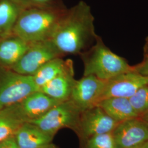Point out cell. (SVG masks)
<instances>
[{
	"mask_svg": "<svg viewBox=\"0 0 148 148\" xmlns=\"http://www.w3.org/2000/svg\"><path fill=\"white\" fill-rule=\"evenodd\" d=\"M90 5L84 1L66 9L51 40L63 55L79 54L90 48L98 35Z\"/></svg>",
	"mask_w": 148,
	"mask_h": 148,
	"instance_id": "1",
	"label": "cell"
},
{
	"mask_svg": "<svg viewBox=\"0 0 148 148\" xmlns=\"http://www.w3.org/2000/svg\"><path fill=\"white\" fill-rule=\"evenodd\" d=\"M66 10L65 7L23 8L12 34L29 43L51 40Z\"/></svg>",
	"mask_w": 148,
	"mask_h": 148,
	"instance_id": "2",
	"label": "cell"
},
{
	"mask_svg": "<svg viewBox=\"0 0 148 148\" xmlns=\"http://www.w3.org/2000/svg\"><path fill=\"white\" fill-rule=\"evenodd\" d=\"M80 56L84 65V76L91 75L106 81L134 69L126 59L112 52L99 36L95 43Z\"/></svg>",
	"mask_w": 148,
	"mask_h": 148,
	"instance_id": "3",
	"label": "cell"
},
{
	"mask_svg": "<svg viewBox=\"0 0 148 148\" xmlns=\"http://www.w3.org/2000/svg\"><path fill=\"white\" fill-rule=\"evenodd\" d=\"M37 90L32 76L0 66V110L21 101Z\"/></svg>",
	"mask_w": 148,
	"mask_h": 148,
	"instance_id": "4",
	"label": "cell"
},
{
	"mask_svg": "<svg viewBox=\"0 0 148 148\" xmlns=\"http://www.w3.org/2000/svg\"><path fill=\"white\" fill-rule=\"evenodd\" d=\"M81 112L69 99L59 103L42 116L29 122L54 137L64 128H69L75 132Z\"/></svg>",
	"mask_w": 148,
	"mask_h": 148,
	"instance_id": "5",
	"label": "cell"
},
{
	"mask_svg": "<svg viewBox=\"0 0 148 148\" xmlns=\"http://www.w3.org/2000/svg\"><path fill=\"white\" fill-rule=\"evenodd\" d=\"M62 56L51 40L30 43L21 58L11 69L18 74L32 76L44 64Z\"/></svg>",
	"mask_w": 148,
	"mask_h": 148,
	"instance_id": "6",
	"label": "cell"
},
{
	"mask_svg": "<svg viewBox=\"0 0 148 148\" xmlns=\"http://www.w3.org/2000/svg\"><path fill=\"white\" fill-rule=\"evenodd\" d=\"M119 123L99 106L81 111L76 134L79 141L107 133L112 132Z\"/></svg>",
	"mask_w": 148,
	"mask_h": 148,
	"instance_id": "7",
	"label": "cell"
},
{
	"mask_svg": "<svg viewBox=\"0 0 148 148\" xmlns=\"http://www.w3.org/2000/svg\"><path fill=\"white\" fill-rule=\"evenodd\" d=\"M111 133L115 148H141L148 142V123L134 117L119 123Z\"/></svg>",
	"mask_w": 148,
	"mask_h": 148,
	"instance_id": "8",
	"label": "cell"
},
{
	"mask_svg": "<svg viewBox=\"0 0 148 148\" xmlns=\"http://www.w3.org/2000/svg\"><path fill=\"white\" fill-rule=\"evenodd\" d=\"M106 81L91 75L84 76L76 80L69 99L80 111L95 106L101 100Z\"/></svg>",
	"mask_w": 148,
	"mask_h": 148,
	"instance_id": "9",
	"label": "cell"
},
{
	"mask_svg": "<svg viewBox=\"0 0 148 148\" xmlns=\"http://www.w3.org/2000/svg\"><path fill=\"white\" fill-rule=\"evenodd\" d=\"M148 84V76L139 74L133 69L106 80L100 101L112 97L130 99L138 90Z\"/></svg>",
	"mask_w": 148,
	"mask_h": 148,
	"instance_id": "10",
	"label": "cell"
},
{
	"mask_svg": "<svg viewBox=\"0 0 148 148\" xmlns=\"http://www.w3.org/2000/svg\"><path fill=\"white\" fill-rule=\"evenodd\" d=\"M75 82L72 62L61 74L43 85L39 90L57 101H68Z\"/></svg>",
	"mask_w": 148,
	"mask_h": 148,
	"instance_id": "11",
	"label": "cell"
},
{
	"mask_svg": "<svg viewBox=\"0 0 148 148\" xmlns=\"http://www.w3.org/2000/svg\"><path fill=\"white\" fill-rule=\"evenodd\" d=\"M62 101H57L40 90L35 91L19 102L23 114L27 122L43 116Z\"/></svg>",
	"mask_w": 148,
	"mask_h": 148,
	"instance_id": "12",
	"label": "cell"
},
{
	"mask_svg": "<svg viewBox=\"0 0 148 148\" xmlns=\"http://www.w3.org/2000/svg\"><path fill=\"white\" fill-rule=\"evenodd\" d=\"M30 45V43L13 34L0 39V66L11 69Z\"/></svg>",
	"mask_w": 148,
	"mask_h": 148,
	"instance_id": "13",
	"label": "cell"
},
{
	"mask_svg": "<svg viewBox=\"0 0 148 148\" xmlns=\"http://www.w3.org/2000/svg\"><path fill=\"white\" fill-rule=\"evenodd\" d=\"M25 122H27V120L18 103L1 109L0 142L15 136L19 128Z\"/></svg>",
	"mask_w": 148,
	"mask_h": 148,
	"instance_id": "14",
	"label": "cell"
},
{
	"mask_svg": "<svg viewBox=\"0 0 148 148\" xmlns=\"http://www.w3.org/2000/svg\"><path fill=\"white\" fill-rule=\"evenodd\" d=\"M20 148H37L52 143L54 137L30 122L24 123L14 136Z\"/></svg>",
	"mask_w": 148,
	"mask_h": 148,
	"instance_id": "15",
	"label": "cell"
},
{
	"mask_svg": "<svg viewBox=\"0 0 148 148\" xmlns=\"http://www.w3.org/2000/svg\"><path fill=\"white\" fill-rule=\"evenodd\" d=\"M99 106L115 121L120 123L138 117L129 98L112 97L99 101Z\"/></svg>",
	"mask_w": 148,
	"mask_h": 148,
	"instance_id": "16",
	"label": "cell"
},
{
	"mask_svg": "<svg viewBox=\"0 0 148 148\" xmlns=\"http://www.w3.org/2000/svg\"><path fill=\"white\" fill-rule=\"evenodd\" d=\"M22 9L13 0H0V39L12 35Z\"/></svg>",
	"mask_w": 148,
	"mask_h": 148,
	"instance_id": "17",
	"label": "cell"
},
{
	"mask_svg": "<svg viewBox=\"0 0 148 148\" xmlns=\"http://www.w3.org/2000/svg\"><path fill=\"white\" fill-rule=\"evenodd\" d=\"M71 63L72 61L70 60H64L62 57H58L44 64L35 74L32 76L38 90L43 85L61 74Z\"/></svg>",
	"mask_w": 148,
	"mask_h": 148,
	"instance_id": "18",
	"label": "cell"
},
{
	"mask_svg": "<svg viewBox=\"0 0 148 148\" xmlns=\"http://www.w3.org/2000/svg\"><path fill=\"white\" fill-rule=\"evenodd\" d=\"M79 148H115L112 133H107L80 141Z\"/></svg>",
	"mask_w": 148,
	"mask_h": 148,
	"instance_id": "19",
	"label": "cell"
},
{
	"mask_svg": "<svg viewBox=\"0 0 148 148\" xmlns=\"http://www.w3.org/2000/svg\"><path fill=\"white\" fill-rule=\"evenodd\" d=\"M130 101L139 116L148 112V84L138 90Z\"/></svg>",
	"mask_w": 148,
	"mask_h": 148,
	"instance_id": "20",
	"label": "cell"
},
{
	"mask_svg": "<svg viewBox=\"0 0 148 148\" xmlns=\"http://www.w3.org/2000/svg\"><path fill=\"white\" fill-rule=\"evenodd\" d=\"M22 8L32 7L64 8L62 0H13Z\"/></svg>",
	"mask_w": 148,
	"mask_h": 148,
	"instance_id": "21",
	"label": "cell"
},
{
	"mask_svg": "<svg viewBox=\"0 0 148 148\" xmlns=\"http://www.w3.org/2000/svg\"><path fill=\"white\" fill-rule=\"evenodd\" d=\"M134 70L139 74L148 76V57L144 56L143 60L136 65L133 66Z\"/></svg>",
	"mask_w": 148,
	"mask_h": 148,
	"instance_id": "22",
	"label": "cell"
},
{
	"mask_svg": "<svg viewBox=\"0 0 148 148\" xmlns=\"http://www.w3.org/2000/svg\"><path fill=\"white\" fill-rule=\"evenodd\" d=\"M0 148H20V147L14 136L1 141L0 142Z\"/></svg>",
	"mask_w": 148,
	"mask_h": 148,
	"instance_id": "23",
	"label": "cell"
},
{
	"mask_svg": "<svg viewBox=\"0 0 148 148\" xmlns=\"http://www.w3.org/2000/svg\"><path fill=\"white\" fill-rule=\"evenodd\" d=\"M144 56L148 57V37H147L144 46Z\"/></svg>",
	"mask_w": 148,
	"mask_h": 148,
	"instance_id": "24",
	"label": "cell"
},
{
	"mask_svg": "<svg viewBox=\"0 0 148 148\" xmlns=\"http://www.w3.org/2000/svg\"><path fill=\"white\" fill-rule=\"evenodd\" d=\"M58 148L56 145H54L52 143H49L46 145H43L42 147H40L39 148Z\"/></svg>",
	"mask_w": 148,
	"mask_h": 148,
	"instance_id": "25",
	"label": "cell"
},
{
	"mask_svg": "<svg viewBox=\"0 0 148 148\" xmlns=\"http://www.w3.org/2000/svg\"><path fill=\"white\" fill-rule=\"evenodd\" d=\"M139 117H140L144 121L148 123V111Z\"/></svg>",
	"mask_w": 148,
	"mask_h": 148,
	"instance_id": "26",
	"label": "cell"
},
{
	"mask_svg": "<svg viewBox=\"0 0 148 148\" xmlns=\"http://www.w3.org/2000/svg\"><path fill=\"white\" fill-rule=\"evenodd\" d=\"M141 148H148V142L145 143Z\"/></svg>",
	"mask_w": 148,
	"mask_h": 148,
	"instance_id": "27",
	"label": "cell"
}]
</instances>
